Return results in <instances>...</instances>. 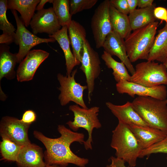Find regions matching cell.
<instances>
[{
	"mask_svg": "<svg viewBox=\"0 0 167 167\" xmlns=\"http://www.w3.org/2000/svg\"><path fill=\"white\" fill-rule=\"evenodd\" d=\"M58 130L60 136L54 139L47 137L37 131L33 133L34 137L45 147L44 157L46 165H55L66 167L69 164H72L79 167H85L89 162L88 159L78 156L72 151L70 147L74 142L84 143V134L71 131L63 125H58Z\"/></svg>",
	"mask_w": 167,
	"mask_h": 167,
	"instance_id": "6da1fadb",
	"label": "cell"
},
{
	"mask_svg": "<svg viewBox=\"0 0 167 167\" xmlns=\"http://www.w3.org/2000/svg\"><path fill=\"white\" fill-rule=\"evenodd\" d=\"M110 146L116 151V157L121 159L131 167H134L143 150L128 125L118 121L112 131Z\"/></svg>",
	"mask_w": 167,
	"mask_h": 167,
	"instance_id": "7a4b0ae2",
	"label": "cell"
},
{
	"mask_svg": "<svg viewBox=\"0 0 167 167\" xmlns=\"http://www.w3.org/2000/svg\"><path fill=\"white\" fill-rule=\"evenodd\" d=\"M132 103L135 110L149 126L159 129L167 135L166 99L138 96Z\"/></svg>",
	"mask_w": 167,
	"mask_h": 167,
	"instance_id": "3957f363",
	"label": "cell"
},
{
	"mask_svg": "<svg viewBox=\"0 0 167 167\" xmlns=\"http://www.w3.org/2000/svg\"><path fill=\"white\" fill-rule=\"evenodd\" d=\"M158 24L156 21L134 30L125 39L127 55L131 62L139 59L147 60Z\"/></svg>",
	"mask_w": 167,
	"mask_h": 167,
	"instance_id": "277c9868",
	"label": "cell"
},
{
	"mask_svg": "<svg viewBox=\"0 0 167 167\" xmlns=\"http://www.w3.org/2000/svg\"><path fill=\"white\" fill-rule=\"evenodd\" d=\"M69 109L73 112L74 117L73 121H69L66 124L74 132L77 131L80 128L86 130L88 134V137L83 143L84 148L87 150L92 149L93 130L99 129L102 126L98 118L99 107L94 106L86 109L75 105L70 106Z\"/></svg>",
	"mask_w": 167,
	"mask_h": 167,
	"instance_id": "5b68a950",
	"label": "cell"
},
{
	"mask_svg": "<svg viewBox=\"0 0 167 167\" xmlns=\"http://www.w3.org/2000/svg\"><path fill=\"white\" fill-rule=\"evenodd\" d=\"M130 81L148 87L167 85L166 68L163 63L154 61L139 63L131 75Z\"/></svg>",
	"mask_w": 167,
	"mask_h": 167,
	"instance_id": "8992f818",
	"label": "cell"
},
{
	"mask_svg": "<svg viewBox=\"0 0 167 167\" xmlns=\"http://www.w3.org/2000/svg\"><path fill=\"white\" fill-rule=\"evenodd\" d=\"M77 71V69L74 70L69 76L58 74L57 79L60 84L58 89L60 91L58 99L62 106L73 101L81 107L87 109L83 97L84 92L88 88L87 86L82 85L76 82L75 76Z\"/></svg>",
	"mask_w": 167,
	"mask_h": 167,
	"instance_id": "52a82bcc",
	"label": "cell"
},
{
	"mask_svg": "<svg viewBox=\"0 0 167 167\" xmlns=\"http://www.w3.org/2000/svg\"><path fill=\"white\" fill-rule=\"evenodd\" d=\"M11 11L17 25L15 43L19 46V51L16 53L18 63H20L33 47L42 43L54 42L56 41L53 38H43L36 36L26 28L16 10H12Z\"/></svg>",
	"mask_w": 167,
	"mask_h": 167,
	"instance_id": "ba28073f",
	"label": "cell"
},
{
	"mask_svg": "<svg viewBox=\"0 0 167 167\" xmlns=\"http://www.w3.org/2000/svg\"><path fill=\"white\" fill-rule=\"evenodd\" d=\"M80 69L84 74L88 90L89 103L94 88L95 81L99 76L101 71V62L98 53L91 46L86 39L84 43V50L80 62Z\"/></svg>",
	"mask_w": 167,
	"mask_h": 167,
	"instance_id": "9c48e42d",
	"label": "cell"
},
{
	"mask_svg": "<svg viewBox=\"0 0 167 167\" xmlns=\"http://www.w3.org/2000/svg\"><path fill=\"white\" fill-rule=\"evenodd\" d=\"M109 0H105L95 10L91 20V28L96 47H103L107 36L113 31L109 17Z\"/></svg>",
	"mask_w": 167,
	"mask_h": 167,
	"instance_id": "30bf717a",
	"label": "cell"
},
{
	"mask_svg": "<svg viewBox=\"0 0 167 167\" xmlns=\"http://www.w3.org/2000/svg\"><path fill=\"white\" fill-rule=\"evenodd\" d=\"M30 125L15 118L4 117L0 123V136L21 146L27 145L31 143L28 135Z\"/></svg>",
	"mask_w": 167,
	"mask_h": 167,
	"instance_id": "8fae6325",
	"label": "cell"
},
{
	"mask_svg": "<svg viewBox=\"0 0 167 167\" xmlns=\"http://www.w3.org/2000/svg\"><path fill=\"white\" fill-rule=\"evenodd\" d=\"M116 87L119 93H126L132 97L137 95L160 100L166 99L167 90L165 85L148 87L131 81L122 80L117 83Z\"/></svg>",
	"mask_w": 167,
	"mask_h": 167,
	"instance_id": "7c38bea8",
	"label": "cell"
},
{
	"mask_svg": "<svg viewBox=\"0 0 167 167\" xmlns=\"http://www.w3.org/2000/svg\"><path fill=\"white\" fill-rule=\"evenodd\" d=\"M30 25L35 35L45 33L52 35L62 28L52 7L38 11L33 15Z\"/></svg>",
	"mask_w": 167,
	"mask_h": 167,
	"instance_id": "4fadbf2b",
	"label": "cell"
},
{
	"mask_svg": "<svg viewBox=\"0 0 167 167\" xmlns=\"http://www.w3.org/2000/svg\"><path fill=\"white\" fill-rule=\"evenodd\" d=\"M49 55L48 52L41 49L30 51L18 67L16 72L18 81L22 82L32 80L37 69Z\"/></svg>",
	"mask_w": 167,
	"mask_h": 167,
	"instance_id": "5bb4252c",
	"label": "cell"
},
{
	"mask_svg": "<svg viewBox=\"0 0 167 167\" xmlns=\"http://www.w3.org/2000/svg\"><path fill=\"white\" fill-rule=\"evenodd\" d=\"M102 47L111 56L118 57L131 75L134 73L135 68L128 57L125 41L117 33L113 30L107 36Z\"/></svg>",
	"mask_w": 167,
	"mask_h": 167,
	"instance_id": "9a60e30c",
	"label": "cell"
},
{
	"mask_svg": "<svg viewBox=\"0 0 167 167\" xmlns=\"http://www.w3.org/2000/svg\"><path fill=\"white\" fill-rule=\"evenodd\" d=\"M44 157L41 148L31 143L22 146L16 162L18 167H45Z\"/></svg>",
	"mask_w": 167,
	"mask_h": 167,
	"instance_id": "2e32d148",
	"label": "cell"
},
{
	"mask_svg": "<svg viewBox=\"0 0 167 167\" xmlns=\"http://www.w3.org/2000/svg\"><path fill=\"white\" fill-rule=\"evenodd\" d=\"M143 149L167 138V135L159 129L149 126L128 125Z\"/></svg>",
	"mask_w": 167,
	"mask_h": 167,
	"instance_id": "e0dca14e",
	"label": "cell"
},
{
	"mask_svg": "<svg viewBox=\"0 0 167 167\" xmlns=\"http://www.w3.org/2000/svg\"><path fill=\"white\" fill-rule=\"evenodd\" d=\"M105 105L119 121L128 125L149 126L135 110L132 102L127 101L123 105H117L107 102Z\"/></svg>",
	"mask_w": 167,
	"mask_h": 167,
	"instance_id": "ac0fdd59",
	"label": "cell"
},
{
	"mask_svg": "<svg viewBox=\"0 0 167 167\" xmlns=\"http://www.w3.org/2000/svg\"><path fill=\"white\" fill-rule=\"evenodd\" d=\"M68 27L65 26L57 32L52 35L50 38H54L62 49L66 61V75H71L74 68L80 64V62L74 56L70 48V42L68 35Z\"/></svg>",
	"mask_w": 167,
	"mask_h": 167,
	"instance_id": "d6986e66",
	"label": "cell"
},
{
	"mask_svg": "<svg viewBox=\"0 0 167 167\" xmlns=\"http://www.w3.org/2000/svg\"><path fill=\"white\" fill-rule=\"evenodd\" d=\"M68 32L73 54L75 57L80 62L84 42L86 39V30L79 23L72 20L68 26Z\"/></svg>",
	"mask_w": 167,
	"mask_h": 167,
	"instance_id": "ffe728a7",
	"label": "cell"
},
{
	"mask_svg": "<svg viewBox=\"0 0 167 167\" xmlns=\"http://www.w3.org/2000/svg\"><path fill=\"white\" fill-rule=\"evenodd\" d=\"M8 45L1 44L0 46V80L4 77L8 79L15 78V66L17 63L16 53L13 54Z\"/></svg>",
	"mask_w": 167,
	"mask_h": 167,
	"instance_id": "44dd1931",
	"label": "cell"
},
{
	"mask_svg": "<svg viewBox=\"0 0 167 167\" xmlns=\"http://www.w3.org/2000/svg\"><path fill=\"white\" fill-rule=\"evenodd\" d=\"M41 0H9L7 9L18 11L20 14L22 20L26 27L30 25L34 15L36 7Z\"/></svg>",
	"mask_w": 167,
	"mask_h": 167,
	"instance_id": "7402d4cb",
	"label": "cell"
},
{
	"mask_svg": "<svg viewBox=\"0 0 167 167\" xmlns=\"http://www.w3.org/2000/svg\"><path fill=\"white\" fill-rule=\"evenodd\" d=\"M167 58V25L158 31L147 61L163 63Z\"/></svg>",
	"mask_w": 167,
	"mask_h": 167,
	"instance_id": "603a6c76",
	"label": "cell"
},
{
	"mask_svg": "<svg viewBox=\"0 0 167 167\" xmlns=\"http://www.w3.org/2000/svg\"><path fill=\"white\" fill-rule=\"evenodd\" d=\"M155 8L153 4L148 7L136 9L129 13L128 17L132 30L143 27L156 21V19L154 14Z\"/></svg>",
	"mask_w": 167,
	"mask_h": 167,
	"instance_id": "cb8c5ba5",
	"label": "cell"
},
{
	"mask_svg": "<svg viewBox=\"0 0 167 167\" xmlns=\"http://www.w3.org/2000/svg\"><path fill=\"white\" fill-rule=\"evenodd\" d=\"M109 17L113 30L125 39L132 30L128 16L118 11L110 4Z\"/></svg>",
	"mask_w": 167,
	"mask_h": 167,
	"instance_id": "d4e9b609",
	"label": "cell"
},
{
	"mask_svg": "<svg viewBox=\"0 0 167 167\" xmlns=\"http://www.w3.org/2000/svg\"><path fill=\"white\" fill-rule=\"evenodd\" d=\"M7 0H0V29L3 32L0 36V43L8 45L15 42L16 30L7 18Z\"/></svg>",
	"mask_w": 167,
	"mask_h": 167,
	"instance_id": "484cf974",
	"label": "cell"
},
{
	"mask_svg": "<svg viewBox=\"0 0 167 167\" xmlns=\"http://www.w3.org/2000/svg\"><path fill=\"white\" fill-rule=\"evenodd\" d=\"M101 58L107 67L112 69L113 75L117 83L122 80L130 81L131 76L129 74L124 63L121 62H117L112 56L105 51L101 55Z\"/></svg>",
	"mask_w": 167,
	"mask_h": 167,
	"instance_id": "4316f807",
	"label": "cell"
},
{
	"mask_svg": "<svg viewBox=\"0 0 167 167\" xmlns=\"http://www.w3.org/2000/svg\"><path fill=\"white\" fill-rule=\"evenodd\" d=\"M53 9L62 27L68 26L72 20L70 11L69 0H53Z\"/></svg>",
	"mask_w": 167,
	"mask_h": 167,
	"instance_id": "83f0119b",
	"label": "cell"
},
{
	"mask_svg": "<svg viewBox=\"0 0 167 167\" xmlns=\"http://www.w3.org/2000/svg\"><path fill=\"white\" fill-rule=\"evenodd\" d=\"M2 140L0 150L2 159L6 161L16 162L22 146L7 138H2Z\"/></svg>",
	"mask_w": 167,
	"mask_h": 167,
	"instance_id": "f1b7e54d",
	"label": "cell"
},
{
	"mask_svg": "<svg viewBox=\"0 0 167 167\" xmlns=\"http://www.w3.org/2000/svg\"><path fill=\"white\" fill-rule=\"evenodd\" d=\"M97 2V0H70V14L72 16L84 10L91 9Z\"/></svg>",
	"mask_w": 167,
	"mask_h": 167,
	"instance_id": "f546056e",
	"label": "cell"
},
{
	"mask_svg": "<svg viewBox=\"0 0 167 167\" xmlns=\"http://www.w3.org/2000/svg\"><path fill=\"white\" fill-rule=\"evenodd\" d=\"M158 153H167V138L143 150L139 157L143 158L147 156L148 158L152 154Z\"/></svg>",
	"mask_w": 167,
	"mask_h": 167,
	"instance_id": "4dcf8cb0",
	"label": "cell"
},
{
	"mask_svg": "<svg viewBox=\"0 0 167 167\" xmlns=\"http://www.w3.org/2000/svg\"><path fill=\"white\" fill-rule=\"evenodd\" d=\"M110 4L120 12L127 15L129 11L127 0H110Z\"/></svg>",
	"mask_w": 167,
	"mask_h": 167,
	"instance_id": "1f68e13d",
	"label": "cell"
},
{
	"mask_svg": "<svg viewBox=\"0 0 167 167\" xmlns=\"http://www.w3.org/2000/svg\"><path fill=\"white\" fill-rule=\"evenodd\" d=\"M36 114L33 110L26 111L23 113L21 120L24 123L31 125L36 119Z\"/></svg>",
	"mask_w": 167,
	"mask_h": 167,
	"instance_id": "d6a6232c",
	"label": "cell"
},
{
	"mask_svg": "<svg viewBox=\"0 0 167 167\" xmlns=\"http://www.w3.org/2000/svg\"><path fill=\"white\" fill-rule=\"evenodd\" d=\"M155 17L157 19L165 21L167 25V9L165 7L158 6L155 7L154 10Z\"/></svg>",
	"mask_w": 167,
	"mask_h": 167,
	"instance_id": "836d02e7",
	"label": "cell"
},
{
	"mask_svg": "<svg viewBox=\"0 0 167 167\" xmlns=\"http://www.w3.org/2000/svg\"><path fill=\"white\" fill-rule=\"evenodd\" d=\"M111 163L107 165L106 167H126L125 165V162L121 159L111 156L110 158Z\"/></svg>",
	"mask_w": 167,
	"mask_h": 167,
	"instance_id": "e575fe53",
	"label": "cell"
},
{
	"mask_svg": "<svg viewBox=\"0 0 167 167\" xmlns=\"http://www.w3.org/2000/svg\"><path fill=\"white\" fill-rule=\"evenodd\" d=\"M153 0H138V6L140 8L148 7L152 6Z\"/></svg>",
	"mask_w": 167,
	"mask_h": 167,
	"instance_id": "d590c367",
	"label": "cell"
},
{
	"mask_svg": "<svg viewBox=\"0 0 167 167\" xmlns=\"http://www.w3.org/2000/svg\"><path fill=\"white\" fill-rule=\"evenodd\" d=\"M127 1L130 13L136 9L138 5V0H127Z\"/></svg>",
	"mask_w": 167,
	"mask_h": 167,
	"instance_id": "8d00e7d4",
	"label": "cell"
},
{
	"mask_svg": "<svg viewBox=\"0 0 167 167\" xmlns=\"http://www.w3.org/2000/svg\"><path fill=\"white\" fill-rule=\"evenodd\" d=\"M53 2V0H41L36 7V10L38 11L44 9V6L46 3L49 2L52 3Z\"/></svg>",
	"mask_w": 167,
	"mask_h": 167,
	"instance_id": "74e56055",
	"label": "cell"
},
{
	"mask_svg": "<svg viewBox=\"0 0 167 167\" xmlns=\"http://www.w3.org/2000/svg\"><path fill=\"white\" fill-rule=\"evenodd\" d=\"M164 65L165 66L166 70H167V58L165 61L163 63ZM166 102L167 103V99H166Z\"/></svg>",
	"mask_w": 167,
	"mask_h": 167,
	"instance_id": "f35d334b",
	"label": "cell"
},
{
	"mask_svg": "<svg viewBox=\"0 0 167 167\" xmlns=\"http://www.w3.org/2000/svg\"><path fill=\"white\" fill-rule=\"evenodd\" d=\"M57 165H47L45 167H57Z\"/></svg>",
	"mask_w": 167,
	"mask_h": 167,
	"instance_id": "ab89813d",
	"label": "cell"
},
{
	"mask_svg": "<svg viewBox=\"0 0 167 167\" xmlns=\"http://www.w3.org/2000/svg\"><path fill=\"white\" fill-rule=\"evenodd\" d=\"M57 167H61V166H58V165H57Z\"/></svg>",
	"mask_w": 167,
	"mask_h": 167,
	"instance_id": "60d3db41",
	"label": "cell"
},
{
	"mask_svg": "<svg viewBox=\"0 0 167 167\" xmlns=\"http://www.w3.org/2000/svg\"><path fill=\"white\" fill-rule=\"evenodd\" d=\"M166 159H167V157L166 158Z\"/></svg>",
	"mask_w": 167,
	"mask_h": 167,
	"instance_id": "b9f144b4",
	"label": "cell"
}]
</instances>
